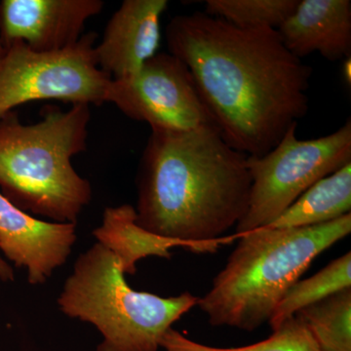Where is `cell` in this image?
Returning <instances> with one entry per match:
<instances>
[{
    "label": "cell",
    "mask_w": 351,
    "mask_h": 351,
    "mask_svg": "<svg viewBox=\"0 0 351 351\" xmlns=\"http://www.w3.org/2000/svg\"><path fill=\"white\" fill-rule=\"evenodd\" d=\"M298 124L262 156H247L251 176L248 210L237 235L265 228L276 221L316 182L351 163V121L330 135L299 140Z\"/></svg>",
    "instance_id": "6"
},
{
    "label": "cell",
    "mask_w": 351,
    "mask_h": 351,
    "mask_svg": "<svg viewBox=\"0 0 351 351\" xmlns=\"http://www.w3.org/2000/svg\"><path fill=\"white\" fill-rule=\"evenodd\" d=\"M76 223L41 221L16 207L0 193V250L27 280L40 285L68 261L76 239Z\"/></svg>",
    "instance_id": "10"
},
{
    "label": "cell",
    "mask_w": 351,
    "mask_h": 351,
    "mask_svg": "<svg viewBox=\"0 0 351 351\" xmlns=\"http://www.w3.org/2000/svg\"><path fill=\"white\" fill-rule=\"evenodd\" d=\"M346 288H351L350 252L309 278L300 279L289 289L269 320L270 327L274 331L298 311Z\"/></svg>",
    "instance_id": "15"
},
{
    "label": "cell",
    "mask_w": 351,
    "mask_h": 351,
    "mask_svg": "<svg viewBox=\"0 0 351 351\" xmlns=\"http://www.w3.org/2000/svg\"><path fill=\"white\" fill-rule=\"evenodd\" d=\"M167 0H125L112 16L95 46L99 68L113 80L136 75L158 53L161 17Z\"/></svg>",
    "instance_id": "11"
},
{
    "label": "cell",
    "mask_w": 351,
    "mask_h": 351,
    "mask_svg": "<svg viewBox=\"0 0 351 351\" xmlns=\"http://www.w3.org/2000/svg\"><path fill=\"white\" fill-rule=\"evenodd\" d=\"M166 41L188 66L221 138L246 156L271 151L308 112L313 69L277 29H240L195 12L173 18Z\"/></svg>",
    "instance_id": "1"
},
{
    "label": "cell",
    "mask_w": 351,
    "mask_h": 351,
    "mask_svg": "<svg viewBox=\"0 0 351 351\" xmlns=\"http://www.w3.org/2000/svg\"><path fill=\"white\" fill-rule=\"evenodd\" d=\"M299 0H207L205 13L240 29H277Z\"/></svg>",
    "instance_id": "18"
},
{
    "label": "cell",
    "mask_w": 351,
    "mask_h": 351,
    "mask_svg": "<svg viewBox=\"0 0 351 351\" xmlns=\"http://www.w3.org/2000/svg\"><path fill=\"white\" fill-rule=\"evenodd\" d=\"M97 38L88 32L75 45L55 52H38L23 43L7 47L0 59V119L31 101L107 103L112 80L97 64Z\"/></svg>",
    "instance_id": "7"
},
{
    "label": "cell",
    "mask_w": 351,
    "mask_h": 351,
    "mask_svg": "<svg viewBox=\"0 0 351 351\" xmlns=\"http://www.w3.org/2000/svg\"><path fill=\"white\" fill-rule=\"evenodd\" d=\"M246 154L232 149L216 127L152 131L137 176L136 221L147 232L214 253L249 206Z\"/></svg>",
    "instance_id": "2"
},
{
    "label": "cell",
    "mask_w": 351,
    "mask_h": 351,
    "mask_svg": "<svg viewBox=\"0 0 351 351\" xmlns=\"http://www.w3.org/2000/svg\"><path fill=\"white\" fill-rule=\"evenodd\" d=\"M351 232V215L294 228H263L237 235L239 244L197 304L214 327L253 332L269 322L289 289L314 258Z\"/></svg>",
    "instance_id": "4"
},
{
    "label": "cell",
    "mask_w": 351,
    "mask_h": 351,
    "mask_svg": "<svg viewBox=\"0 0 351 351\" xmlns=\"http://www.w3.org/2000/svg\"><path fill=\"white\" fill-rule=\"evenodd\" d=\"M5 49H4L3 45H2L1 40H0V59L3 56Z\"/></svg>",
    "instance_id": "21"
},
{
    "label": "cell",
    "mask_w": 351,
    "mask_h": 351,
    "mask_svg": "<svg viewBox=\"0 0 351 351\" xmlns=\"http://www.w3.org/2000/svg\"><path fill=\"white\" fill-rule=\"evenodd\" d=\"M351 163L313 184L269 228H306L322 225L350 214Z\"/></svg>",
    "instance_id": "14"
},
{
    "label": "cell",
    "mask_w": 351,
    "mask_h": 351,
    "mask_svg": "<svg viewBox=\"0 0 351 351\" xmlns=\"http://www.w3.org/2000/svg\"><path fill=\"white\" fill-rule=\"evenodd\" d=\"M160 348L165 351H320L308 328L297 315L283 322L269 339L251 346L213 348L191 341L170 328L161 338Z\"/></svg>",
    "instance_id": "17"
},
{
    "label": "cell",
    "mask_w": 351,
    "mask_h": 351,
    "mask_svg": "<svg viewBox=\"0 0 351 351\" xmlns=\"http://www.w3.org/2000/svg\"><path fill=\"white\" fill-rule=\"evenodd\" d=\"M107 103L152 131L218 128L188 66L169 52L157 53L130 77L112 80Z\"/></svg>",
    "instance_id": "8"
},
{
    "label": "cell",
    "mask_w": 351,
    "mask_h": 351,
    "mask_svg": "<svg viewBox=\"0 0 351 351\" xmlns=\"http://www.w3.org/2000/svg\"><path fill=\"white\" fill-rule=\"evenodd\" d=\"M284 46L299 59L318 52L329 61L350 57V0H299L277 29Z\"/></svg>",
    "instance_id": "12"
},
{
    "label": "cell",
    "mask_w": 351,
    "mask_h": 351,
    "mask_svg": "<svg viewBox=\"0 0 351 351\" xmlns=\"http://www.w3.org/2000/svg\"><path fill=\"white\" fill-rule=\"evenodd\" d=\"M41 113L31 125L15 112L0 119V193L34 216L76 223L92 199V188L71 160L86 151L91 110L76 104Z\"/></svg>",
    "instance_id": "3"
},
{
    "label": "cell",
    "mask_w": 351,
    "mask_h": 351,
    "mask_svg": "<svg viewBox=\"0 0 351 351\" xmlns=\"http://www.w3.org/2000/svg\"><path fill=\"white\" fill-rule=\"evenodd\" d=\"M104 6L101 0H2L0 40L4 49L15 43L38 52L66 49Z\"/></svg>",
    "instance_id": "9"
},
{
    "label": "cell",
    "mask_w": 351,
    "mask_h": 351,
    "mask_svg": "<svg viewBox=\"0 0 351 351\" xmlns=\"http://www.w3.org/2000/svg\"><path fill=\"white\" fill-rule=\"evenodd\" d=\"M320 351H351V288L298 311Z\"/></svg>",
    "instance_id": "16"
},
{
    "label": "cell",
    "mask_w": 351,
    "mask_h": 351,
    "mask_svg": "<svg viewBox=\"0 0 351 351\" xmlns=\"http://www.w3.org/2000/svg\"><path fill=\"white\" fill-rule=\"evenodd\" d=\"M135 208L129 204L106 208L101 225L94 230L98 243L108 249L124 274H135L136 263L142 258L156 257L170 258L171 249L191 247L178 240L166 239L141 228L136 221Z\"/></svg>",
    "instance_id": "13"
},
{
    "label": "cell",
    "mask_w": 351,
    "mask_h": 351,
    "mask_svg": "<svg viewBox=\"0 0 351 351\" xmlns=\"http://www.w3.org/2000/svg\"><path fill=\"white\" fill-rule=\"evenodd\" d=\"M343 76H345L346 82L350 85L351 82V60L350 57L346 58L343 63Z\"/></svg>",
    "instance_id": "20"
},
{
    "label": "cell",
    "mask_w": 351,
    "mask_h": 351,
    "mask_svg": "<svg viewBox=\"0 0 351 351\" xmlns=\"http://www.w3.org/2000/svg\"><path fill=\"white\" fill-rule=\"evenodd\" d=\"M124 276L112 252L97 242L75 261L58 298L60 311L96 327L103 337L97 351H157L165 332L198 298L138 292Z\"/></svg>",
    "instance_id": "5"
},
{
    "label": "cell",
    "mask_w": 351,
    "mask_h": 351,
    "mask_svg": "<svg viewBox=\"0 0 351 351\" xmlns=\"http://www.w3.org/2000/svg\"><path fill=\"white\" fill-rule=\"evenodd\" d=\"M0 279L2 281H12L14 280V271L11 265L5 262L1 257H0Z\"/></svg>",
    "instance_id": "19"
}]
</instances>
